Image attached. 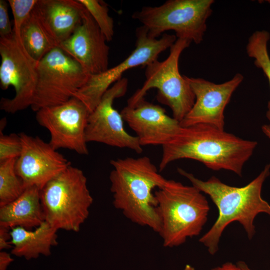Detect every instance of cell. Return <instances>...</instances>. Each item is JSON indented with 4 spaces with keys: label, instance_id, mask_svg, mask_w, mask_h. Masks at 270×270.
Wrapping results in <instances>:
<instances>
[{
    "label": "cell",
    "instance_id": "1",
    "mask_svg": "<svg viewBox=\"0 0 270 270\" xmlns=\"http://www.w3.org/2000/svg\"><path fill=\"white\" fill-rule=\"evenodd\" d=\"M257 144L209 125L181 126L172 140L162 146L159 171L174 160L186 158L198 160L213 170H225L242 176L243 166Z\"/></svg>",
    "mask_w": 270,
    "mask_h": 270
},
{
    "label": "cell",
    "instance_id": "2",
    "mask_svg": "<svg viewBox=\"0 0 270 270\" xmlns=\"http://www.w3.org/2000/svg\"><path fill=\"white\" fill-rule=\"evenodd\" d=\"M178 172L193 186L208 195L218 210L216 222L199 240L212 255L218 252L222 234L230 223L240 222L251 240L256 233L254 222L256 216L260 213L270 215V204L261 196L263 184L270 174V163L258 176L242 187L226 184L214 176L204 181L181 168H178Z\"/></svg>",
    "mask_w": 270,
    "mask_h": 270
},
{
    "label": "cell",
    "instance_id": "3",
    "mask_svg": "<svg viewBox=\"0 0 270 270\" xmlns=\"http://www.w3.org/2000/svg\"><path fill=\"white\" fill-rule=\"evenodd\" d=\"M110 174L114 206L132 222L160 233L161 220L152 192L167 180L158 173L150 159L144 156L111 160Z\"/></svg>",
    "mask_w": 270,
    "mask_h": 270
},
{
    "label": "cell",
    "instance_id": "4",
    "mask_svg": "<svg viewBox=\"0 0 270 270\" xmlns=\"http://www.w3.org/2000/svg\"><path fill=\"white\" fill-rule=\"evenodd\" d=\"M154 195L161 220L159 234L164 247L180 246L200 234L210 210L202 192L192 185L167 180Z\"/></svg>",
    "mask_w": 270,
    "mask_h": 270
},
{
    "label": "cell",
    "instance_id": "5",
    "mask_svg": "<svg viewBox=\"0 0 270 270\" xmlns=\"http://www.w3.org/2000/svg\"><path fill=\"white\" fill-rule=\"evenodd\" d=\"M40 196L45 221L58 230L78 232L93 202L84 172L71 165L48 182Z\"/></svg>",
    "mask_w": 270,
    "mask_h": 270
},
{
    "label": "cell",
    "instance_id": "6",
    "mask_svg": "<svg viewBox=\"0 0 270 270\" xmlns=\"http://www.w3.org/2000/svg\"><path fill=\"white\" fill-rule=\"evenodd\" d=\"M192 42L186 39L177 38L170 48L168 56L164 60H156L146 66V80L128 100L127 106H132L144 98L151 88L158 90L156 100L168 106L173 118L182 121L192 107L195 96L185 76L179 71L178 62L182 52Z\"/></svg>",
    "mask_w": 270,
    "mask_h": 270
},
{
    "label": "cell",
    "instance_id": "7",
    "mask_svg": "<svg viewBox=\"0 0 270 270\" xmlns=\"http://www.w3.org/2000/svg\"><path fill=\"white\" fill-rule=\"evenodd\" d=\"M213 0H168L159 6H143L132 18L148 30L149 36L157 38L173 30L177 38L196 44L203 40L206 20L212 12Z\"/></svg>",
    "mask_w": 270,
    "mask_h": 270
},
{
    "label": "cell",
    "instance_id": "8",
    "mask_svg": "<svg viewBox=\"0 0 270 270\" xmlns=\"http://www.w3.org/2000/svg\"><path fill=\"white\" fill-rule=\"evenodd\" d=\"M89 76L79 63L59 47L53 49L38 62L32 110L36 112L66 102L74 97Z\"/></svg>",
    "mask_w": 270,
    "mask_h": 270
},
{
    "label": "cell",
    "instance_id": "9",
    "mask_svg": "<svg viewBox=\"0 0 270 270\" xmlns=\"http://www.w3.org/2000/svg\"><path fill=\"white\" fill-rule=\"evenodd\" d=\"M0 86L6 90L12 86V98H2L0 108L14 114L31 106L36 86L38 66L24 48L20 37L13 33L0 38Z\"/></svg>",
    "mask_w": 270,
    "mask_h": 270
},
{
    "label": "cell",
    "instance_id": "10",
    "mask_svg": "<svg viewBox=\"0 0 270 270\" xmlns=\"http://www.w3.org/2000/svg\"><path fill=\"white\" fill-rule=\"evenodd\" d=\"M135 48L123 61L105 72L90 74L85 84L74 97L78 99L91 112L112 84L120 80L122 74L133 68L146 66L158 60V56L176 42V35L164 34L158 39L150 38L147 29L142 26L136 31Z\"/></svg>",
    "mask_w": 270,
    "mask_h": 270
},
{
    "label": "cell",
    "instance_id": "11",
    "mask_svg": "<svg viewBox=\"0 0 270 270\" xmlns=\"http://www.w3.org/2000/svg\"><path fill=\"white\" fill-rule=\"evenodd\" d=\"M90 114L86 105L73 97L62 104L40 109L36 112V120L49 132V144L54 148H67L88 155L86 130Z\"/></svg>",
    "mask_w": 270,
    "mask_h": 270
},
{
    "label": "cell",
    "instance_id": "12",
    "mask_svg": "<svg viewBox=\"0 0 270 270\" xmlns=\"http://www.w3.org/2000/svg\"><path fill=\"white\" fill-rule=\"evenodd\" d=\"M128 88V80L122 78L104 93L100 102L90 114L86 130V140L110 146L128 148L136 153L142 148L136 136L126 132L124 120L113 106L115 99L123 96Z\"/></svg>",
    "mask_w": 270,
    "mask_h": 270
},
{
    "label": "cell",
    "instance_id": "13",
    "mask_svg": "<svg viewBox=\"0 0 270 270\" xmlns=\"http://www.w3.org/2000/svg\"><path fill=\"white\" fill-rule=\"evenodd\" d=\"M195 96L194 103L180 122L182 127L204 124L224 130V112L230 98L244 80L240 73L230 80L216 84L202 78L185 76Z\"/></svg>",
    "mask_w": 270,
    "mask_h": 270
},
{
    "label": "cell",
    "instance_id": "14",
    "mask_svg": "<svg viewBox=\"0 0 270 270\" xmlns=\"http://www.w3.org/2000/svg\"><path fill=\"white\" fill-rule=\"evenodd\" d=\"M22 144L15 165L16 172L25 188L41 190L46 184L71 165L62 154L38 136L19 134Z\"/></svg>",
    "mask_w": 270,
    "mask_h": 270
},
{
    "label": "cell",
    "instance_id": "15",
    "mask_svg": "<svg viewBox=\"0 0 270 270\" xmlns=\"http://www.w3.org/2000/svg\"><path fill=\"white\" fill-rule=\"evenodd\" d=\"M105 36L90 14L85 10L72 34L59 48L70 56L90 74L108 69L110 48Z\"/></svg>",
    "mask_w": 270,
    "mask_h": 270
},
{
    "label": "cell",
    "instance_id": "16",
    "mask_svg": "<svg viewBox=\"0 0 270 270\" xmlns=\"http://www.w3.org/2000/svg\"><path fill=\"white\" fill-rule=\"evenodd\" d=\"M120 114L136 133L142 146H162L170 142L181 128L180 122L169 116L164 108L144 98L132 106H125Z\"/></svg>",
    "mask_w": 270,
    "mask_h": 270
},
{
    "label": "cell",
    "instance_id": "17",
    "mask_svg": "<svg viewBox=\"0 0 270 270\" xmlns=\"http://www.w3.org/2000/svg\"><path fill=\"white\" fill-rule=\"evenodd\" d=\"M40 192L36 186L26 188L16 199L0 206V226L30 230L44 222L45 216Z\"/></svg>",
    "mask_w": 270,
    "mask_h": 270
},
{
    "label": "cell",
    "instance_id": "18",
    "mask_svg": "<svg viewBox=\"0 0 270 270\" xmlns=\"http://www.w3.org/2000/svg\"><path fill=\"white\" fill-rule=\"evenodd\" d=\"M58 230L44 221L34 230L22 227L10 230L12 254L26 260L36 258L40 255L51 254V248L58 245Z\"/></svg>",
    "mask_w": 270,
    "mask_h": 270
},
{
    "label": "cell",
    "instance_id": "19",
    "mask_svg": "<svg viewBox=\"0 0 270 270\" xmlns=\"http://www.w3.org/2000/svg\"><path fill=\"white\" fill-rule=\"evenodd\" d=\"M38 4L60 44L72 34L86 10L78 0H38Z\"/></svg>",
    "mask_w": 270,
    "mask_h": 270
},
{
    "label": "cell",
    "instance_id": "20",
    "mask_svg": "<svg viewBox=\"0 0 270 270\" xmlns=\"http://www.w3.org/2000/svg\"><path fill=\"white\" fill-rule=\"evenodd\" d=\"M20 38L26 51L38 62L60 44L38 2L22 26Z\"/></svg>",
    "mask_w": 270,
    "mask_h": 270
},
{
    "label": "cell",
    "instance_id": "21",
    "mask_svg": "<svg viewBox=\"0 0 270 270\" xmlns=\"http://www.w3.org/2000/svg\"><path fill=\"white\" fill-rule=\"evenodd\" d=\"M16 159L11 158L0 162V206L16 199L26 189L16 172Z\"/></svg>",
    "mask_w": 270,
    "mask_h": 270
},
{
    "label": "cell",
    "instance_id": "22",
    "mask_svg": "<svg viewBox=\"0 0 270 270\" xmlns=\"http://www.w3.org/2000/svg\"><path fill=\"white\" fill-rule=\"evenodd\" d=\"M270 33L266 30H256L249 38L246 46L248 56L254 60V64L262 70L270 86V57L268 50ZM266 116L270 122V101L268 104Z\"/></svg>",
    "mask_w": 270,
    "mask_h": 270
},
{
    "label": "cell",
    "instance_id": "23",
    "mask_svg": "<svg viewBox=\"0 0 270 270\" xmlns=\"http://www.w3.org/2000/svg\"><path fill=\"white\" fill-rule=\"evenodd\" d=\"M90 14L105 36L107 42L114 35V22L109 16L106 4L99 0H78Z\"/></svg>",
    "mask_w": 270,
    "mask_h": 270
},
{
    "label": "cell",
    "instance_id": "24",
    "mask_svg": "<svg viewBox=\"0 0 270 270\" xmlns=\"http://www.w3.org/2000/svg\"><path fill=\"white\" fill-rule=\"evenodd\" d=\"M13 18V32L20 37L22 26L37 4L38 0H8Z\"/></svg>",
    "mask_w": 270,
    "mask_h": 270
},
{
    "label": "cell",
    "instance_id": "25",
    "mask_svg": "<svg viewBox=\"0 0 270 270\" xmlns=\"http://www.w3.org/2000/svg\"><path fill=\"white\" fill-rule=\"evenodd\" d=\"M0 162L18 158L20 154L22 144L20 136L16 134H4L0 131Z\"/></svg>",
    "mask_w": 270,
    "mask_h": 270
},
{
    "label": "cell",
    "instance_id": "26",
    "mask_svg": "<svg viewBox=\"0 0 270 270\" xmlns=\"http://www.w3.org/2000/svg\"><path fill=\"white\" fill-rule=\"evenodd\" d=\"M8 2L0 0V36L5 38L13 33L8 12Z\"/></svg>",
    "mask_w": 270,
    "mask_h": 270
},
{
    "label": "cell",
    "instance_id": "27",
    "mask_svg": "<svg viewBox=\"0 0 270 270\" xmlns=\"http://www.w3.org/2000/svg\"><path fill=\"white\" fill-rule=\"evenodd\" d=\"M10 230L9 228L0 226V250L12 248L11 244Z\"/></svg>",
    "mask_w": 270,
    "mask_h": 270
},
{
    "label": "cell",
    "instance_id": "28",
    "mask_svg": "<svg viewBox=\"0 0 270 270\" xmlns=\"http://www.w3.org/2000/svg\"><path fill=\"white\" fill-rule=\"evenodd\" d=\"M14 260L10 254L4 251L0 252V270H6L8 265Z\"/></svg>",
    "mask_w": 270,
    "mask_h": 270
},
{
    "label": "cell",
    "instance_id": "29",
    "mask_svg": "<svg viewBox=\"0 0 270 270\" xmlns=\"http://www.w3.org/2000/svg\"><path fill=\"white\" fill-rule=\"evenodd\" d=\"M210 270H238V268L236 264L231 262H226L220 266L214 268Z\"/></svg>",
    "mask_w": 270,
    "mask_h": 270
},
{
    "label": "cell",
    "instance_id": "30",
    "mask_svg": "<svg viewBox=\"0 0 270 270\" xmlns=\"http://www.w3.org/2000/svg\"><path fill=\"white\" fill-rule=\"evenodd\" d=\"M236 265L238 268V270H252L248 266L246 263L243 261H239L236 264Z\"/></svg>",
    "mask_w": 270,
    "mask_h": 270
},
{
    "label": "cell",
    "instance_id": "31",
    "mask_svg": "<svg viewBox=\"0 0 270 270\" xmlns=\"http://www.w3.org/2000/svg\"><path fill=\"white\" fill-rule=\"evenodd\" d=\"M262 130L264 134L270 139V125L264 124L262 126Z\"/></svg>",
    "mask_w": 270,
    "mask_h": 270
},
{
    "label": "cell",
    "instance_id": "32",
    "mask_svg": "<svg viewBox=\"0 0 270 270\" xmlns=\"http://www.w3.org/2000/svg\"><path fill=\"white\" fill-rule=\"evenodd\" d=\"M184 270H195L194 268L190 264H186Z\"/></svg>",
    "mask_w": 270,
    "mask_h": 270
}]
</instances>
